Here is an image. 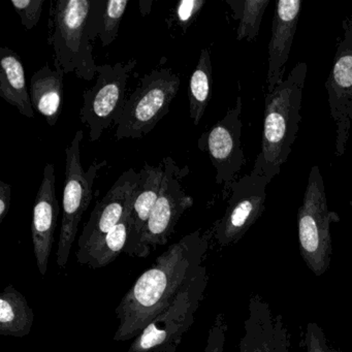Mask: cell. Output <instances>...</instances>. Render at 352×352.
Wrapping results in <instances>:
<instances>
[{"instance_id":"cell-16","label":"cell","mask_w":352,"mask_h":352,"mask_svg":"<svg viewBox=\"0 0 352 352\" xmlns=\"http://www.w3.org/2000/svg\"><path fill=\"white\" fill-rule=\"evenodd\" d=\"M302 5L300 0L276 1L269 43L267 94H271L284 80L285 65L294 44Z\"/></svg>"},{"instance_id":"cell-8","label":"cell","mask_w":352,"mask_h":352,"mask_svg":"<svg viewBox=\"0 0 352 352\" xmlns=\"http://www.w3.org/2000/svg\"><path fill=\"white\" fill-rule=\"evenodd\" d=\"M135 67V59L98 65L96 85L84 91L80 110L81 122L89 129L90 141H98L104 129L116 124L120 118L127 100V82Z\"/></svg>"},{"instance_id":"cell-19","label":"cell","mask_w":352,"mask_h":352,"mask_svg":"<svg viewBox=\"0 0 352 352\" xmlns=\"http://www.w3.org/2000/svg\"><path fill=\"white\" fill-rule=\"evenodd\" d=\"M63 69L53 71L49 65L32 75L30 79V94L32 107L46 118L50 126H54L63 111Z\"/></svg>"},{"instance_id":"cell-9","label":"cell","mask_w":352,"mask_h":352,"mask_svg":"<svg viewBox=\"0 0 352 352\" xmlns=\"http://www.w3.org/2000/svg\"><path fill=\"white\" fill-rule=\"evenodd\" d=\"M270 183L267 177L252 170L232 184L226 212L212 230L218 245L228 247L236 244L261 218Z\"/></svg>"},{"instance_id":"cell-23","label":"cell","mask_w":352,"mask_h":352,"mask_svg":"<svg viewBox=\"0 0 352 352\" xmlns=\"http://www.w3.org/2000/svg\"><path fill=\"white\" fill-rule=\"evenodd\" d=\"M234 13V19L239 20L236 40L253 42L261 30V20L270 0H226Z\"/></svg>"},{"instance_id":"cell-14","label":"cell","mask_w":352,"mask_h":352,"mask_svg":"<svg viewBox=\"0 0 352 352\" xmlns=\"http://www.w3.org/2000/svg\"><path fill=\"white\" fill-rule=\"evenodd\" d=\"M240 352H290V337L283 317L274 314L269 302L254 294L249 300Z\"/></svg>"},{"instance_id":"cell-4","label":"cell","mask_w":352,"mask_h":352,"mask_svg":"<svg viewBox=\"0 0 352 352\" xmlns=\"http://www.w3.org/2000/svg\"><path fill=\"white\" fill-rule=\"evenodd\" d=\"M339 221L338 213L329 209L320 168L313 166L298 212V230L300 255L316 277L329 270L333 251L331 224Z\"/></svg>"},{"instance_id":"cell-13","label":"cell","mask_w":352,"mask_h":352,"mask_svg":"<svg viewBox=\"0 0 352 352\" xmlns=\"http://www.w3.org/2000/svg\"><path fill=\"white\" fill-rule=\"evenodd\" d=\"M141 175L133 168L123 173L110 190L98 201L78 241L76 257L83 256L124 217L139 185Z\"/></svg>"},{"instance_id":"cell-7","label":"cell","mask_w":352,"mask_h":352,"mask_svg":"<svg viewBox=\"0 0 352 352\" xmlns=\"http://www.w3.org/2000/svg\"><path fill=\"white\" fill-rule=\"evenodd\" d=\"M83 131H78L65 149V180L63 195V219L59 232L56 261L63 269L69 261L72 247L79 230V224L94 199V185L98 172L108 164L107 160L94 162L87 170L81 162Z\"/></svg>"},{"instance_id":"cell-27","label":"cell","mask_w":352,"mask_h":352,"mask_svg":"<svg viewBox=\"0 0 352 352\" xmlns=\"http://www.w3.org/2000/svg\"><path fill=\"white\" fill-rule=\"evenodd\" d=\"M207 3L206 0H182L175 9V20L186 34L187 30L197 19L204 6Z\"/></svg>"},{"instance_id":"cell-3","label":"cell","mask_w":352,"mask_h":352,"mask_svg":"<svg viewBox=\"0 0 352 352\" xmlns=\"http://www.w3.org/2000/svg\"><path fill=\"white\" fill-rule=\"evenodd\" d=\"M308 67L298 63L265 100L261 151L252 170L273 180L287 162L302 116V90Z\"/></svg>"},{"instance_id":"cell-5","label":"cell","mask_w":352,"mask_h":352,"mask_svg":"<svg viewBox=\"0 0 352 352\" xmlns=\"http://www.w3.org/2000/svg\"><path fill=\"white\" fill-rule=\"evenodd\" d=\"M180 87V77L170 67L146 74L127 98L122 115L117 121L115 138L141 139L151 133L168 115L170 104Z\"/></svg>"},{"instance_id":"cell-22","label":"cell","mask_w":352,"mask_h":352,"mask_svg":"<svg viewBox=\"0 0 352 352\" xmlns=\"http://www.w3.org/2000/svg\"><path fill=\"white\" fill-rule=\"evenodd\" d=\"M211 55L209 49L201 50L199 63L191 75L188 85L189 114L193 124L199 125L209 106L212 96Z\"/></svg>"},{"instance_id":"cell-18","label":"cell","mask_w":352,"mask_h":352,"mask_svg":"<svg viewBox=\"0 0 352 352\" xmlns=\"http://www.w3.org/2000/svg\"><path fill=\"white\" fill-rule=\"evenodd\" d=\"M0 96L17 108L20 114L34 118V109L21 58L8 47L0 48Z\"/></svg>"},{"instance_id":"cell-28","label":"cell","mask_w":352,"mask_h":352,"mask_svg":"<svg viewBox=\"0 0 352 352\" xmlns=\"http://www.w3.org/2000/svg\"><path fill=\"white\" fill-rule=\"evenodd\" d=\"M226 331H228V323H226V316L223 313H219L210 329L207 346L204 352H223Z\"/></svg>"},{"instance_id":"cell-17","label":"cell","mask_w":352,"mask_h":352,"mask_svg":"<svg viewBox=\"0 0 352 352\" xmlns=\"http://www.w3.org/2000/svg\"><path fill=\"white\" fill-rule=\"evenodd\" d=\"M139 185L131 204L129 239L124 253L131 256L139 255L140 245L152 210L160 197L164 175V162L157 166L146 164L142 168Z\"/></svg>"},{"instance_id":"cell-21","label":"cell","mask_w":352,"mask_h":352,"mask_svg":"<svg viewBox=\"0 0 352 352\" xmlns=\"http://www.w3.org/2000/svg\"><path fill=\"white\" fill-rule=\"evenodd\" d=\"M131 212V205L123 219L100 242L88 250L83 256L77 258L79 263L89 265L92 269H102L113 263L121 252H124L129 239Z\"/></svg>"},{"instance_id":"cell-1","label":"cell","mask_w":352,"mask_h":352,"mask_svg":"<svg viewBox=\"0 0 352 352\" xmlns=\"http://www.w3.org/2000/svg\"><path fill=\"white\" fill-rule=\"evenodd\" d=\"M213 232L195 230L170 245L146 270L116 308L117 342L135 339L176 298L189 276L203 265Z\"/></svg>"},{"instance_id":"cell-6","label":"cell","mask_w":352,"mask_h":352,"mask_svg":"<svg viewBox=\"0 0 352 352\" xmlns=\"http://www.w3.org/2000/svg\"><path fill=\"white\" fill-rule=\"evenodd\" d=\"M208 281L207 267L199 265L183 284L172 304L133 340L129 352H164L168 346L178 347L195 322Z\"/></svg>"},{"instance_id":"cell-20","label":"cell","mask_w":352,"mask_h":352,"mask_svg":"<svg viewBox=\"0 0 352 352\" xmlns=\"http://www.w3.org/2000/svg\"><path fill=\"white\" fill-rule=\"evenodd\" d=\"M34 312L25 296L9 284L0 296V335L24 338L30 335Z\"/></svg>"},{"instance_id":"cell-11","label":"cell","mask_w":352,"mask_h":352,"mask_svg":"<svg viewBox=\"0 0 352 352\" xmlns=\"http://www.w3.org/2000/svg\"><path fill=\"white\" fill-rule=\"evenodd\" d=\"M162 162L164 175L162 189L146 226L138 257H147L154 249L166 245L183 214L193 205L192 197L186 195L180 182L186 174L170 156L164 157Z\"/></svg>"},{"instance_id":"cell-12","label":"cell","mask_w":352,"mask_h":352,"mask_svg":"<svg viewBox=\"0 0 352 352\" xmlns=\"http://www.w3.org/2000/svg\"><path fill=\"white\" fill-rule=\"evenodd\" d=\"M333 67L325 82L329 112L336 125L335 155L345 154L352 127V16L342 22Z\"/></svg>"},{"instance_id":"cell-30","label":"cell","mask_w":352,"mask_h":352,"mask_svg":"<svg viewBox=\"0 0 352 352\" xmlns=\"http://www.w3.org/2000/svg\"><path fill=\"white\" fill-rule=\"evenodd\" d=\"M140 10H141L142 15H149L151 12L152 5H153V0H140Z\"/></svg>"},{"instance_id":"cell-15","label":"cell","mask_w":352,"mask_h":352,"mask_svg":"<svg viewBox=\"0 0 352 352\" xmlns=\"http://www.w3.org/2000/svg\"><path fill=\"white\" fill-rule=\"evenodd\" d=\"M55 182L54 166L46 164L42 183L34 201L32 222L34 254L42 276L46 275L48 271L49 261L54 244L55 230L60 213Z\"/></svg>"},{"instance_id":"cell-29","label":"cell","mask_w":352,"mask_h":352,"mask_svg":"<svg viewBox=\"0 0 352 352\" xmlns=\"http://www.w3.org/2000/svg\"><path fill=\"white\" fill-rule=\"evenodd\" d=\"M11 197V185L8 184L5 181H0V223H3L9 213Z\"/></svg>"},{"instance_id":"cell-2","label":"cell","mask_w":352,"mask_h":352,"mask_svg":"<svg viewBox=\"0 0 352 352\" xmlns=\"http://www.w3.org/2000/svg\"><path fill=\"white\" fill-rule=\"evenodd\" d=\"M107 1L55 0L49 14L48 43L55 69L90 82L98 75L92 43L100 36Z\"/></svg>"},{"instance_id":"cell-24","label":"cell","mask_w":352,"mask_h":352,"mask_svg":"<svg viewBox=\"0 0 352 352\" xmlns=\"http://www.w3.org/2000/svg\"><path fill=\"white\" fill-rule=\"evenodd\" d=\"M129 3L127 0H109L107 1L104 17H102V30L98 36L102 47L110 46L116 40L121 20L126 11Z\"/></svg>"},{"instance_id":"cell-25","label":"cell","mask_w":352,"mask_h":352,"mask_svg":"<svg viewBox=\"0 0 352 352\" xmlns=\"http://www.w3.org/2000/svg\"><path fill=\"white\" fill-rule=\"evenodd\" d=\"M45 1L46 0H12L11 3L19 15L22 25L30 30L38 25L42 17Z\"/></svg>"},{"instance_id":"cell-26","label":"cell","mask_w":352,"mask_h":352,"mask_svg":"<svg viewBox=\"0 0 352 352\" xmlns=\"http://www.w3.org/2000/svg\"><path fill=\"white\" fill-rule=\"evenodd\" d=\"M304 352H340L329 344L320 325L309 322L302 340Z\"/></svg>"},{"instance_id":"cell-31","label":"cell","mask_w":352,"mask_h":352,"mask_svg":"<svg viewBox=\"0 0 352 352\" xmlns=\"http://www.w3.org/2000/svg\"><path fill=\"white\" fill-rule=\"evenodd\" d=\"M164 352H177V347L174 345L168 346Z\"/></svg>"},{"instance_id":"cell-10","label":"cell","mask_w":352,"mask_h":352,"mask_svg":"<svg viewBox=\"0 0 352 352\" xmlns=\"http://www.w3.org/2000/svg\"><path fill=\"white\" fill-rule=\"evenodd\" d=\"M242 109V98L238 96L236 104L226 112V116L205 131L197 141L199 149L207 152L216 170V183L223 187L224 199L230 197V188L246 164L241 143Z\"/></svg>"}]
</instances>
